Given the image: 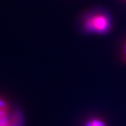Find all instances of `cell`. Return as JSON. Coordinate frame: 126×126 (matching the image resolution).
I'll return each instance as SVG.
<instances>
[{"label": "cell", "mask_w": 126, "mask_h": 126, "mask_svg": "<svg viewBox=\"0 0 126 126\" xmlns=\"http://www.w3.org/2000/svg\"><path fill=\"white\" fill-rule=\"evenodd\" d=\"M122 60L125 63H126V43L125 44V46H124V52H123Z\"/></svg>", "instance_id": "cell-4"}, {"label": "cell", "mask_w": 126, "mask_h": 126, "mask_svg": "<svg viewBox=\"0 0 126 126\" xmlns=\"http://www.w3.org/2000/svg\"><path fill=\"white\" fill-rule=\"evenodd\" d=\"M86 126H106V125L101 120L94 118V119H92L89 121H88L86 123Z\"/></svg>", "instance_id": "cell-3"}, {"label": "cell", "mask_w": 126, "mask_h": 126, "mask_svg": "<svg viewBox=\"0 0 126 126\" xmlns=\"http://www.w3.org/2000/svg\"><path fill=\"white\" fill-rule=\"evenodd\" d=\"M21 110L0 96V126H23Z\"/></svg>", "instance_id": "cell-1"}, {"label": "cell", "mask_w": 126, "mask_h": 126, "mask_svg": "<svg viewBox=\"0 0 126 126\" xmlns=\"http://www.w3.org/2000/svg\"><path fill=\"white\" fill-rule=\"evenodd\" d=\"M82 28L87 33L105 34L110 29V21L108 16L102 12H91L84 16Z\"/></svg>", "instance_id": "cell-2"}]
</instances>
